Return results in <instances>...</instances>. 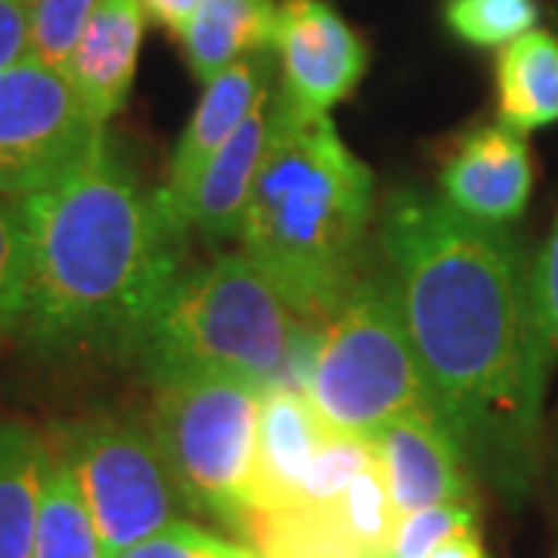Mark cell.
I'll list each match as a JSON object with an SVG mask.
<instances>
[{
    "instance_id": "6da1fadb",
    "label": "cell",
    "mask_w": 558,
    "mask_h": 558,
    "mask_svg": "<svg viewBox=\"0 0 558 558\" xmlns=\"http://www.w3.org/2000/svg\"><path fill=\"white\" fill-rule=\"evenodd\" d=\"M379 242L432 410L469 469L524 497L556 357L524 248L509 230L418 190L388 196Z\"/></svg>"
},
{
    "instance_id": "7a4b0ae2",
    "label": "cell",
    "mask_w": 558,
    "mask_h": 558,
    "mask_svg": "<svg viewBox=\"0 0 558 558\" xmlns=\"http://www.w3.org/2000/svg\"><path fill=\"white\" fill-rule=\"evenodd\" d=\"M28 299L20 332L47 354H134L183 274L186 233L159 193L100 149L22 199Z\"/></svg>"
},
{
    "instance_id": "3957f363",
    "label": "cell",
    "mask_w": 558,
    "mask_h": 558,
    "mask_svg": "<svg viewBox=\"0 0 558 558\" xmlns=\"http://www.w3.org/2000/svg\"><path fill=\"white\" fill-rule=\"evenodd\" d=\"M373 171L329 112L274 90L267 143L242 218V252L299 317L329 319L363 277Z\"/></svg>"
},
{
    "instance_id": "277c9868",
    "label": "cell",
    "mask_w": 558,
    "mask_h": 558,
    "mask_svg": "<svg viewBox=\"0 0 558 558\" xmlns=\"http://www.w3.org/2000/svg\"><path fill=\"white\" fill-rule=\"evenodd\" d=\"M307 317H299L245 252L183 270L134 354L149 379L223 373L274 388Z\"/></svg>"
},
{
    "instance_id": "5b68a950",
    "label": "cell",
    "mask_w": 558,
    "mask_h": 558,
    "mask_svg": "<svg viewBox=\"0 0 558 558\" xmlns=\"http://www.w3.org/2000/svg\"><path fill=\"white\" fill-rule=\"evenodd\" d=\"M304 395L336 432L357 438L432 407L385 270L363 274L323 323Z\"/></svg>"
},
{
    "instance_id": "8992f818",
    "label": "cell",
    "mask_w": 558,
    "mask_h": 558,
    "mask_svg": "<svg viewBox=\"0 0 558 558\" xmlns=\"http://www.w3.org/2000/svg\"><path fill=\"white\" fill-rule=\"evenodd\" d=\"M260 398L255 381L223 373L156 381L149 428L180 499L233 534L248 512Z\"/></svg>"
},
{
    "instance_id": "52a82bcc",
    "label": "cell",
    "mask_w": 558,
    "mask_h": 558,
    "mask_svg": "<svg viewBox=\"0 0 558 558\" xmlns=\"http://www.w3.org/2000/svg\"><path fill=\"white\" fill-rule=\"evenodd\" d=\"M47 440L72 465L106 558L178 521L180 490L149 425L100 413L65 422Z\"/></svg>"
},
{
    "instance_id": "ba28073f",
    "label": "cell",
    "mask_w": 558,
    "mask_h": 558,
    "mask_svg": "<svg viewBox=\"0 0 558 558\" xmlns=\"http://www.w3.org/2000/svg\"><path fill=\"white\" fill-rule=\"evenodd\" d=\"M106 143L62 69L25 57L0 72V193L25 199L72 174Z\"/></svg>"
},
{
    "instance_id": "9c48e42d",
    "label": "cell",
    "mask_w": 558,
    "mask_h": 558,
    "mask_svg": "<svg viewBox=\"0 0 558 558\" xmlns=\"http://www.w3.org/2000/svg\"><path fill=\"white\" fill-rule=\"evenodd\" d=\"M274 50L282 90L319 112L351 97L369 65L363 38L326 0H282Z\"/></svg>"
},
{
    "instance_id": "30bf717a",
    "label": "cell",
    "mask_w": 558,
    "mask_h": 558,
    "mask_svg": "<svg viewBox=\"0 0 558 558\" xmlns=\"http://www.w3.org/2000/svg\"><path fill=\"white\" fill-rule=\"evenodd\" d=\"M270 78H274V60L267 50V53H252L245 60L233 62L211 81H205L199 106L171 153L168 178L156 190L165 215L174 220V227H180L183 233L190 230V220H186L190 202H193L205 165L240 128L255 100L270 87Z\"/></svg>"
},
{
    "instance_id": "8fae6325",
    "label": "cell",
    "mask_w": 558,
    "mask_h": 558,
    "mask_svg": "<svg viewBox=\"0 0 558 558\" xmlns=\"http://www.w3.org/2000/svg\"><path fill=\"white\" fill-rule=\"evenodd\" d=\"M373 440L398 521L432 506L472 499L469 462L432 407L388 422Z\"/></svg>"
},
{
    "instance_id": "7c38bea8",
    "label": "cell",
    "mask_w": 558,
    "mask_h": 558,
    "mask_svg": "<svg viewBox=\"0 0 558 558\" xmlns=\"http://www.w3.org/2000/svg\"><path fill=\"white\" fill-rule=\"evenodd\" d=\"M531 153L519 131L487 124L462 137L440 171V199L453 211L481 223H509L531 196Z\"/></svg>"
},
{
    "instance_id": "4fadbf2b",
    "label": "cell",
    "mask_w": 558,
    "mask_h": 558,
    "mask_svg": "<svg viewBox=\"0 0 558 558\" xmlns=\"http://www.w3.org/2000/svg\"><path fill=\"white\" fill-rule=\"evenodd\" d=\"M332 425L299 388H267L248 478V512H279L299 502L307 472ZM245 512V515H248Z\"/></svg>"
},
{
    "instance_id": "5bb4252c",
    "label": "cell",
    "mask_w": 558,
    "mask_h": 558,
    "mask_svg": "<svg viewBox=\"0 0 558 558\" xmlns=\"http://www.w3.org/2000/svg\"><path fill=\"white\" fill-rule=\"evenodd\" d=\"M146 10L143 0H100L65 65L87 109L106 124L119 112L137 75Z\"/></svg>"
},
{
    "instance_id": "9a60e30c",
    "label": "cell",
    "mask_w": 558,
    "mask_h": 558,
    "mask_svg": "<svg viewBox=\"0 0 558 558\" xmlns=\"http://www.w3.org/2000/svg\"><path fill=\"white\" fill-rule=\"evenodd\" d=\"M274 87L260 94L242 124L227 137L211 161L205 165L196 193L190 202V230H199L208 242L240 240L245 205L258 178L267 124H270Z\"/></svg>"
},
{
    "instance_id": "2e32d148",
    "label": "cell",
    "mask_w": 558,
    "mask_h": 558,
    "mask_svg": "<svg viewBox=\"0 0 558 558\" xmlns=\"http://www.w3.org/2000/svg\"><path fill=\"white\" fill-rule=\"evenodd\" d=\"M277 10L274 0H202L178 35L193 75L211 81L233 62L274 50Z\"/></svg>"
},
{
    "instance_id": "e0dca14e",
    "label": "cell",
    "mask_w": 558,
    "mask_h": 558,
    "mask_svg": "<svg viewBox=\"0 0 558 558\" xmlns=\"http://www.w3.org/2000/svg\"><path fill=\"white\" fill-rule=\"evenodd\" d=\"M50 440L22 422H0V558L35 556Z\"/></svg>"
},
{
    "instance_id": "ac0fdd59",
    "label": "cell",
    "mask_w": 558,
    "mask_h": 558,
    "mask_svg": "<svg viewBox=\"0 0 558 558\" xmlns=\"http://www.w3.org/2000/svg\"><path fill=\"white\" fill-rule=\"evenodd\" d=\"M499 121L519 134L558 121V38L531 28L499 50Z\"/></svg>"
},
{
    "instance_id": "d6986e66",
    "label": "cell",
    "mask_w": 558,
    "mask_h": 558,
    "mask_svg": "<svg viewBox=\"0 0 558 558\" xmlns=\"http://www.w3.org/2000/svg\"><path fill=\"white\" fill-rule=\"evenodd\" d=\"M32 558H106L100 531L81 494L78 478L53 447L44 475Z\"/></svg>"
},
{
    "instance_id": "ffe728a7",
    "label": "cell",
    "mask_w": 558,
    "mask_h": 558,
    "mask_svg": "<svg viewBox=\"0 0 558 558\" xmlns=\"http://www.w3.org/2000/svg\"><path fill=\"white\" fill-rule=\"evenodd\" d=\"M326 515L332 519L344 543L357 556L388 558L391 537L398 527V512H395L388 481L381 472L379 447H376L373 459L344 487V494L326 509Z\"/></svg>"
},
{
    "instance_id": "44dd1931",
    "label": "cell",
    "mask_w": 558,
    "mask_h": 558,
    "mask_svg": "<svg viewBox=\"0 0 558 558\" xmlns=\"http://www.w3.org/2000/svg\"><path fill=\"white\" fill-rule=\"evenodd\" d=\"M537 22L534 0H447L444 25L472 47H506Z\"/></svg>"
},
{
    "instance_id": "7402d4cb",
    "label": "cell",
    "mask_w": 558,
    "mask_h": 558,
    "mask_svg": "<svg viewBox=\"0 0 558 558\" xmlns=\"http://www.w3.org/2000/svg\"><path fill=\"white\" fill-rule=\"evenodd\" d=\"M373 453H376V440L373 438H357V435H344V432L332 428L329 438L323 440V447H319L295 506L326 512L344 494L351 478L373 459Z\"/></svg>"
},
{
    "instance_id": "603a6c76",
    "label": "cell",
    "mask_w": 558,
    "mask_h": 558,
    "mask_svg": "<svg viewBox=\"0 0 558 558\" xmlns=\"http://www.w3.org/2000/svg\"><path fill=\"white\" fill-rule=\"evenodd\" d=\"M28 299V227L22 199L0 193V332H20Z\"/></svg>"
},
{
    "instance_id": "cb8c5ba5",
    "label": "cell",
    "mask_w": 558,
    "mask_h": 558,
    "mask_svg": "<svg viewBox=\"0 0 558 558\" xmlns=\"http://www.w3.org/2000/svg\"><path fill=\"white\" fill-rule=\"evenodd\" d=\"M100 0H32V53L35 60L62 69L72 60L84 25Z\"/></svg>"
},
{
    "instance_id": "d4e9b609",
    "label": "cell",
    "mask_w": 558,
    "mask_h": 558,
    "mask_svg": "<svg viewBox=\"0 0 558 558\" xmlns=\"http://www.w3.org/2000/svg\"><path fill=\"white\" fill-rule=\"evenodd\" d=\"M475 521H478V509L472 499L444 502V506L403 515L395 527L388 558H428L440 543L465 531H475Z\"/></svg>"
},
{
    "instance_id": "484cf974",
    "label": "cell",
    "mask_w": 558,
    "mask_h": 558,
    "mask_svg": "<svg viewBox=\"0 0 558 558\" xmlns=\"http://www.w3.org/2000/svg\"><path fill=\"white\" fill-rule=\"evenodd\" d=\"M227 539L202 531L190 521H171L168 527L156 531L153 537L140 539L119 558H218Z\"/></svg>"
},
{
    "instance_id": "4316f807",
    "label": "cell",
    "mask_w": 558,
    "mask_h": 558,
    "mask_svg": "<svg viewBox=\"0 0 558 558\" xmlns=\"http://www.w3.org/2000/svg\"><path fill=\"white\" fill-rule=\"evenodd\" d=\"M534 301H537L543 332L549 339L553 354L558 357V220L543 255H539L537 267H534Z\"/></svg>"
},
{
    "instance_id": "83f0119b",
    "label": "cell",
    "mask_w": 558,
    "mask_h": 558,
    "mask_svg": "<svg viewBox=\"0 0 558 558\" xmlns=\"http://www.w3.org/2000/svg\"><path fill=\"white\" fill-rule=\"evenodd\" d=\"M32 53V0H0V72Z\"/></svg>"
},
{
    "instance_id": "f1b7e54d",
    "label": "cell",
    "mask_w": 558,
    "mask_h": 558,
    "mask_svg": "<svg viewBox=\"0 0 558 558\" xmlns=\"http://www.w3.org/2000/svg\"><path fill=\"white\" fill-rule=\"evenodd\" d=\"M199 3L202 0H143V10L156 25L180 35L186 22L193 20V13L199 10Z\"/></svg>"
},
{
    "instance_id": "f546056e",
    "label": "cell",
    "mask_w": 558,
    "mask_h": 558,
    "mask_svg": "<svg viewBox=\"0 0 558 558\" xmlns=\"http://www.w3.org/2000/svg\"><path fill=\"white\" fill-rule=\"evenodd\" d=\"M428 558H487L484 546H481L478 531H465V534H457L447 543H440L438 549Z\"/></svg>"
},
{
    "instance_id": "4dcf8cb0",
    "label": "cell",
    "mask_w": 558,
    "mask_h": 558,
    "mask_svg": "<svg viewBox=\"0 0 558 558\" xmlns=\"http://www.w3.org/2000/svg\"><path fill=\"white\" fill-rule=\"evenodd\" d=\"M218 558H260L252 546H245V543H223V549L218 553Z\"/></svg>"
},
{
    "instance_id": "1f68e13d",
    "label": "cell",
    "mask_w": 558,
    "mask_h": 558,
    "mask_svg": "<svg viewBox=\"0 0 558 558\" xmlns=\"http://www.w3.org/2000/svg\"><path fill=\"white\" fill-rule=\"evenodd\" d=\"M336 558H366V556H357V553H344V556H336Z\"/></svg>"
}]
</instances>
